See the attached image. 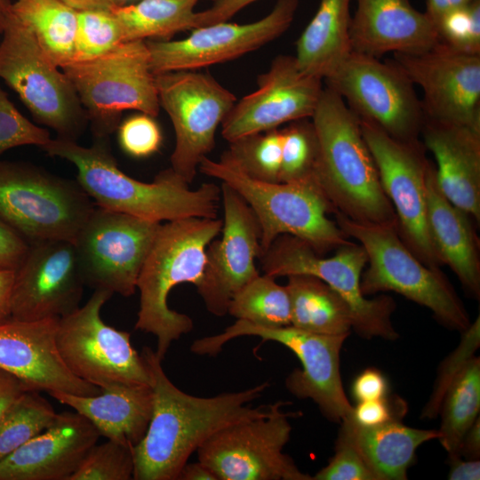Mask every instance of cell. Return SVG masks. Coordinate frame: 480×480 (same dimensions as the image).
I'll use <instances>...</instances> for the list:
<instances>
[{
	"mask_svg": "<svg viewBox=\"0 0 480 480\" xmlns=\"http://www.w3.org/2000/svg\"><path fill=\"white\" fill-rule=\"evenodd\" d=\"M141 356L150 376L153 409L145 436L132 447L135 480H177L188 458L212 435L270 410V404L252 406L268 382L210 397L196 396L171 381L156 351L145 347Z\"/></svg>",
	"mask_w": 480,
	"mask_h": 480,
	"instance_id": "1",
	"label": "cell"
},
{
	"mask_svg": "<svg viewBox=\"0 0 480 480\" xmlns=\"http://www.w3.org/2000/svg\"><path fill=\"white\" fill-rule=\"evenodd\" d=\"M42 149L76 166V181L96 206L160 223L188 217L217 218L220 187L203 183L191 189L171 167L152 182L135 180L118 167L108 138H94L91 147L56 138Z\"/></svg>",
	"mask_w": 480,
	"mask_h": 480,
	"instance_id": "2",
	"label": "cell"
},
{
	"mask_svg": "<svg viewBox=\"0 0 480 480\" xmlns=\"http://www.w3.org/2000/svg\"><path fill=\"white\" fill-rule=\"evenodd\" d=\"M311 122L317 144L314 176L335 212L361 223L397 225L360 121L343 99L324 87Z\"/></svg>",
	"mask_w": 480,
	"mask_h": 480,
	"instance_id": "3",
	"label": "cell"
},
{
	"mask_svg": "<svg viewBox=\"0 0 480 480\" xmlns=\"http://www.w3.org/2000/svg\"><path fill=\"white\" fill-rule=\"evenodd\" d=\"M217 218L188 217L161 224L140 270V308L135 328L156 337L162 360L171 344L193 329L192 319L169 308L171 291L184 283H199L206 249L222 228Z\"/></svg>",
	"mask_w": 480,
	"mask_h": 480,
	"instance_id": "4",
	"label": "cell"
},
{
	"mask_svg": "<svg viewBox=\"0 0 480 480\" xmlns=\"http://www.w3.org/2000/svg\"><path fill=\"white\" fill-rule=\"evenodd\" d=\"M198 169L232 188L250 206L260 225V254L282 235L305 241L320 254L349 242L336 221L328 218L335 209L315 176L293 182L258 180L224 152L218 161L204 157Z\"/></svg>",
	"mask_w": 480,
	"mask_h": 480,
	"instance_id": "5",
	"label": "cell"
},
{
	"mask_svg": "<svg viewBox=\"0 0 480 480\" xmlns=\"http://www.w3.org/2000/svg\"><path fill=\"white\" fill-rule=\"evenodd\" d=\"M334 214L340 228L366 252L369 266L361 276L364 296L395 292L428 308L450 328L462 332L469 326L468 312L441 269L424 265L401 239L396 225L361 223Z\"/></svg>",
	"mask_w": 480,
	"mask_h": 480,
	"instance_id": "6",
	"label": "cell"
},
{
	"mask_svg": "<svg viewBox=\"0 0 480 480\" xmlns=\"http://www.w3.org/2000/svg\"><path fill=\"white\" fill-rule=\"evenodd\" d=\"M74 86L94 138H108L127 109L156 117L160 104L145 40L123 42L98 57L60 68Z\"/></svg>",
	"mask_w": 480,
	"mask_h": 480,
	"instance_id": "7",
	"label": "cell"
},
{
	"mask_svg": "<svg viewBox=\"0 0 480 480\" xmlns=\"http://www.w3.org/2000/svg\"><path fill=\"white\" fill-rule=\"evenodd\" d=\"M95 204L76 180L0 161V220L28 243L74 240Z\"/></svg>",
	"mask_w": 480,
	"mask_h": 480,
	"instance_id": "8",
	"label": "cell"
},
{
	"mask_svg": "<svg viewBox=\"0 0 480 480\" xmlns=\"http://www.w3.org/2000/svg\"><path fill=\"white\" fill-rule=\"evenodd\" d=\"M2 35L0 78L37 123L54 130L59 139L77 141L89 121L71 82L12 12Z\"/></svg>",
	"mask_w": 480,
	"mask_h": 480,
	"instance_id": "9",
	"label": "cell"
},
{
	"mask_svg": "<svg viewBox=\"0 0 480 480\" xmlns=\"http://www.w3.org/2000/svg\"><path fill=\"white\" fill-rule=\"evenodd\" d=\"M258 260L263 274L275 278L309 275L323 280L348 304L353 329L362 337L397 339L398 333L391 322L395 301L386 295L367 299L361 290L367 255L360 244L349 241L336 249L333 256L324 258L305 241L282 235Z\"/></svg>",
	"mask_w": 480,
	"mask_h": 480,
	"instance_id": "10",
	"label": "cell"
},
{
	"mask_svg": "<svg viewBox=\"0 0 480 480\" xmlns=\"http://www.w3.org/2000/svg\"><path fill=\"white\" fill-rule=\"evenodd\" d=\"M256 336L262 341L278 342L298 357L301 369L285 380L288 391L300 399H312L330 420L341 422L353 412L345 394L340 372V354L348 335H324L292 325L264 327L236 320L222 332L196 340L190 350L199 356H214L232 339Z\"/></svg>",
	"mask_w": 480,
	"mask_h": 480,
	"instance_id": "11",
	"label": "cell"
},
{
	"mask_svg": "<svg viewBox=\"0 0 480 480\" xmlns=\"http://www.w3.org/2000/svg\"><path fill=\"white\" fill-rule=\"evenodd\" d=\"M112 292L94 290L86 303L59 319L60 355L78 378L99 387L149 385L145 361L131 343V334L103 322L100 310Z\"/></svg>",
	"mask_w": 480,
	"mask_h": 480,
	"instance_id": "12",
	"label": "cell"
},
{
	"mask_svg": "<svg viewBox=\"0 0 480 480\" xmlns=\"http://www.w3.org/2000/svg\"><path fill=\"white\" fill-rule=\"evenodd\" d=\"M284 402L270 404L268 414L230 424L216 432L197 450L198 460L218 480H313L283 452L289 442V418Z\"/></svg>",
	"mask_w": 480,
	"mask_h": 480,
	"instance_id": "13",
	"label": "cell"
},
{
	"mask_svg": "<svg viewBox=\"0 0 480 480\" xmlns=\"http://www.w3.org/2000/svg\"><path fill=\"white\" fill-rule=\"evenodd\" d=\"M359 118L398 140L420 139L425 121L414 84L394 62L351 52L324 80Z\"/></svg>",
	"mask_w": 480,
	"mask_h": 480,
	"instance_id": "14",
	"label": "cell"
},
{
	"mask_svg": "<svg viewBox=\"0 0 480 480\" xmlns=\"http://www.w3.org/2000/svg\"><path fill=\"white\" fill-rule=\"evenodd\" d=\"M359 121L381 187L395 210L401 239L424 265L440 269L443 263L427 216V149L420 139L398 140L370 122Z\"/></svg>",
	"mask_w": 480,
	"mask_h": 480,
	"instance_id": "15",
	"label": "cell"
},
{
	"mask_svg": "<svg viewBox=\"0 0 480 480\" xmlns=\"http://www.w3.org/2000/svg\"><path fill=\"white\" fill-rule=\"evenodd\" d=\"M160 108L175 133L171 168L189 184L202 159L213 149L219 124L236 97L209 74L181 70L155 75Z\"/></svg>",
	"mask_w": 480,
	"mask_h": 480,
	"instance_id": "16",
	"label": "cell"
},
{
	"mask_svg": "<svg viewBox=\"0 0 480 480\" xmlns=\"http://www.w3.org/2000/svg\"><path fill=\"white\" fill-rule=\"evenodd\" d=\"M160 227L95 205L73 240L85 285L124 297L134 294Z\"/></svg>",
	"mask_w": 480,
	"mask_h": 480,
	"instance_id": "17",
	"label": "cell"
},
{
	"mask_svg": "<svg viewBox=\"0 0 480 480\" xmlns=\"http://www.w3.org/2000/svg\"><path fill=\"white\" fill-rule=\"evenodd\" d=\"M298 6V0H276L268 14L251 23L225 21L194 28L181 40H145L151 71L196 70L237 59L284 34Z\"/></svg>",
	"mask_w": 480,
	"mask_h": 480,
	"instance_id": "18",
	"label": "cell"
},
{
	"mask_svg": "<svg viewBox=\"0 0 480 480\" xmlns=\"http://www.w3.org/2000/svg\"><path fill=\"white\" fill-rule=\"evenodd\" d=\"M393 55L410 81L421 88L425 119L480 129V53L439 41L420 53Z\"/></svg>",
	"mask_w": 480,
	"mask_h": 480,
	"instance_id": "19",
	"label": "cell"
},
{
	"mask_svg": "<svg viewBox=\"0 0 480 480\" xmlns=\"http://www.w3.org/2000/svg\"><path fill=\"white\" fill-rule=\"evenodd\" d=\"M85 285L72 240L28 243L15 269L11 317L23 321L63 317L79 307Z\"/></svg>",
	"mask_w": 480,
	"mask_h": 480,
	"instance_id": "20",
	"label": "cell"
},
{
	"mask_svg": "<svg viewBox=\"0 0 480 480\" xmlns=\"http://www.w3.org/2000/svg\"><path fill=\"white\" fill-rule=\"evenodd\" d=\"M324 81L303 72L295 57L278 55L257 79L258 88L236 100L221 123L228 142L294 121L311 118Z\"/></svg>",
	"mask_w": 480,
	"mask_h": 480,
	"instance_id": "21",
	"label": "cell"
},
{
	"mask_svg": "<svg viewBox=\"0 0 480 480\" xmlns=\"http://www.w3.org/2000/svg\"><path fill=\"white\" fill-rule=\"evenodd\" d=\"M223 207L220 239L206 249V262L196 291L212 315L228 314L234 294L260 275L255 260L260 249L259 222L246 202L229 186L220 185Z\"/></svg>",
	"mask_w": 480,
	"mask_h": 480,
	"instance_id": "22",
	"label": "cell"
},
{
	"mask_svg": "<svg viewBox=\"0 0 480 480\" xmlns=\"http://www.w3.org/2000/svg\"><path fill=\"white\" fill-rule=\"evenodd\" d=\"M57 317L0 322V369L20 380L29 390L95 396L101 389L73 374L58 350Z\"/></svg>",
	"mask_w": 480,
	"mask_h": 480,
	"instance_id": "23",
	"label": "cell"
},
{
	"mask_svg": "<svg viewBox=\"0 0 480 480\" xmlns=\"http://www.w3.org/2000/svg\"><path fill=\"white\" fill-rule=\"evenodd\" d=\"M100 436L78 412L57 413L49 428L0 461V480H69Z\"/></svg>",
	"mask_w": 480,
	"mask_h": 480,
	"instance_id": "24",
	"label": "cell"
},
{
	"mask_svg": "<svg viewBox=\"0 0 480 480\" xmlns=\"http://www.w3.org/2000/svg\"><path fill=\"white\" fill-rule=\"evenodd\" d=\"M356 1L349 29L353 52L376 58L415 54L439 42L435 24L410 0Z\"/></svg>",
	"mask_w": 480,
	"mask_h": 480,
	"instance_id": "25",
	"label": "cell"
},
{
	"mask_svg": "<svg viewBox=\"0 0 480 480\" xmlns=\"http://www.w3.org/2000/svg\"><path fill=\"white\" fill-rule=\"evenodd\" d=\"M420 135L435 156L436 176L444 196L480 220V129L425 119Z\"/></svg>",
	"mask_w": 480,
	"mask_h": 480,
	"instance_id": "26",
	"label": "cell"
},
{
	"mask_svg": "<svg viewBox=\"0 0 480 480\" xmlns=\"http://www.w3.org/2000/svg\"><path fill=\"white\" fill-rule=\"evenodd\" d=\"M427 216L430 235L443 265L456 274L466 291L480 296L479 240L470 216L442 193L430 162L427 174Z\"/></svg>",
	"mask_w": 480,
	"mask_h": 480,
	"instance_id": "27",
	"label": "cell"
},
{
	"mask_svg": "<svg viewBox=\"0 0 480 480\" xmlns=\"http://www.w3.org/2000/svg\"><path fill=\"white\" fill-rule=\"evenodd\" d=\"M49 394L87 419L100 436L132 447L145 436L152 415L153 392L149 385H116L91 396Z\"/></svg>",
	"mask_w": 480,
	"mask_h": 480,
	"instance_id": "28",
	"label": "cell"
},
{
	"mask_svg": "<svg viewBox=\"0 0 480 480\" xmlns=\"http://www.w3.org/2000/svg\"><path fill=\"white\" fill-rule=\"evenodd\" d=\"M340 423L378 480L407 479L418 447L439 437L438 430L411 428L401 420L362 427L350 415Z\"/></svg>",
	"mask_w": 480,
	"mask_h": 480,
	"instance_id": "29",
	"label": "cell"
},
{
	"mask_svg": "<svg viewBox=\"0 0 480 480\" xmlns=\"http://www.w3.org/2000/svg\"><path fill=\"white\" fill-rule=\"evenodd\" d=\"M350 0H320L318 9L296 42L295 60L305 73L323 81L352 52Z\"/></svg>",
	"mask_w": 480,
	"mask_h": 480,
	"instance_id": "30",
	"label": "cell"
},
{
	"mask_svg": "<svg viewBox=\"0 0 480 480\" xmlns=\"http://www.w3.org/2000/svg\"><path fill=\"white\" fill-rule=\"evenodd\" d=\"M292 326L316 334L349 335L353 316L346 300L323 280L309 275L287 276Z\"/></svg>",
	"mask_w": 480,
	"mask_h": 480,
	"instance_id": "31",
	"label": "cell"
},
{
	"mask_svg": "<svg viewBox=\"0 0 480 480\" xmlns=\"http://www.w3.org/2000/svg\"><path fill=\"white\" fill-rule=\"evenodd\" d=\"M12 12L58 68L74 60L77 12L60 0H15Z\"/></svg>",
	"mask_w": 480,
	"mask_h": 480,
	"instance_id": "32",
	"label": "cell"
},
{
	"mask_svg": "<svg viewBox=\"0 0 480 480\" xmlns=\"http://www.w3.org/2000/svg\"><path fill=\"white\" fill-rule=\"evenodd\" d=\"M199 0H141L114 11L119 20L124 42L162 38L169 40L175 34L192 30L194 8Z\"/></svg>",
	"mask_w": 480,
	"mask_h": 480,
	"instance_id": "33",
	"label": "cell"
},
{
	"mask_svg": "<svg viewBox=\"0 0 480 480\" xmlns=\"http://www.w3.org/2000/svg\"><path fill=\"white\" fill-rule=\"evenodd\" d=\"M479 410L480 359L473 356L450 383L439 409L438 440L449 455L458 454L461 440L477 419Z\"/></svg>",
	"mask_w": 480,
	"mask_h": 480,
	"instance_id": "34",
	"label": "cell"
},
{
	"mask_svg": "<svg viewBox=\"0 0 480 480\" xmlns=\"http://www.w3.org/2000/svg\"><path fill=\"white\" fill-rule=\"evenodd\" d=\"M276 278L259 275L232 297L228 314L264 327H283L291 324L290 297L285 285Z\"/></svg>",
	"mask_w": 480,
	"mask_h": 480,
	"instance_id": "35",
	"label": "cell"
},
{
	"mask_svg": "<svg viewBox=\"0 0 480 480\" xmlns=\"http://www.w3.org/2000/svg\"><path fill=\"white\" fill-rule=\"evenodd\" d=\"M56 415L39 391L22 393L0 420V461L49 428Z\"/></svg>",
	"mask_w": 480,
	"mask_h": 480,
	"instance_id": "36",
	"label": "cell"
},
{
	"mask_svg": "<svg viewBox=\"0 0 480 480\" xmlns=\"http://www.w3.org/2000/svg\"><path fill=\"white\" fill-rule=\"evenodd\" d=\"M283 132L273 129L229 142L224 153L248 176L266 182H280Z\"/></svg>",
	"mask_w": 480,
	"mask_h": 480,
	"instance_id": "37",
	"label": "cell"
},
{
	"mask_svg": "<svg viewBox=\"0 0 480 480\" xmlns=\"http://www.w3.org/2000/svg\"><path fill=\"white\" fill-rule=\"evenodd\" d=\"M283 132L280 182L304 180L314 176L317 144L311 121L290 123Z\"/></svg>",
	"mask_w": 480,
	"mask_h": 480,
	"instance_id": "38",
	"label": "cell"
},
{
	"mask_svg": "<svg viewBox=\"0 0 480 480\" xmlns=\"http://www.w3.org/2000/svg\"><path fill=\"white\" fill-rule=\"evenodd\" d=\"M123 42V28L113 12H77L73 61L98 57Z\"/></svg>",
	"mask_w": 480,
	"mask_h": 480,
	"instance_id": "39",
	"label": "cell"
},
{
	"mask_svg": "<svg viewBox=\"0 0 480 480\" xmlns=\"http://www.w3.org/2000/svg\"><path fill=\"white\" fill-rule=\"evenodd\" d=\"M133 472L132 447L108 439L92 447L69 480H130Z\"/></svg>",
	"mask_w": 480,
	"mask_h": 480,
	"instance_id": "40",
	"label": "cell"
},
{
	"mask_svg": "<svg viewBox=\"0 0 480 480\" xmlns=\"http://www.w3.org/2000/svg\"><path fill=\"white\" fill-rule=\"evenodd\" d=\"M439 41L460 51L480 53V0L445 13L436 23Z\"/></svg>",
	"mask_w": 480,
	"mask_h": 480,
	"instance_id": "41",
	"label": "cell"
},
{
	"mask_svg": "<svg viewBox=\"0 0 480 480\" xmlns=\"http://www.w3.org/2000/svg\"><path fill=\"white\" fill-rule=\"evenodd\" d=\"M479 345L480 320L477 316L474 323L462 331L460 345L441 364L430 399L422 412L423 418L433 419L439 414L443 396L447 388L467 362L474 356Z\"/></svg>",
	"mask_w": 480,
	"mask_h": 480,
	"instance_id": "42",
	"label": "cell"
},
{
	"mask_svg": "<svg viewBox=\"0 0 480 480\" xmlns=\"http://www.w3.org/2000/svg\"><path fill=\"white\" fill-rule=\"evenodd\" d=\"M51 140L49 131L27 119L0 86V156L20 146L35 145L42 148Z\"/></svg>",
	"mask_w": 480,
	"mask_h": 480,
	"instance_id": "43",
	"label": "cell"
},
{
	"mask_svg": "<svg viewBox=\"0 0 480 480\" xmlns=\"http://www.w3.org/2000/svg\"><path fill=\"white\" fill-rule=\"evenodd\" d=\"M315 480H378L341 423L335 452L329 463L314 476Z\"/></svg>",
	"mask_w": 480,
	"mask_h": 480,
	"instance_id": "44",
	"label": "cell"
},
{
	"mask_svg": "<svg viewBox=\"0 0 480 480\" xmlns=\"http://www.w3.org/2000/svg\"><path fill=\"white\" fill-rule=\"evenodd\" d=\"M121 148L136 158L148 157L157 152L163 135L153 116L140 113L125 119L117 127Z\"/></svg>",
	"mask_w": 480,
	"mask_h": 480,
	"instance_id": "45",
	"label": "cell"
},
{
	"mask_svg": "<svg viewBox=\"0 0 480 480\" xmlns=\"http://www.w3.org/2000/svg\"><path fill=\"white\" fill-rule=\"evenodd\" d=\"M406 413V404L401 398L358 402L351 414L356 423L362 427L379 426L392 420H402Z\"/></svg>",
	"mask_w": 480,
	"mask_h": 480,
	"instance_id": "46",
	"label": "cell"
},
{
	"mask_svg": "<svg viewBox=\"0 0 480 480\" xmlns=\"http://www.w3.org/2000/svg\"><path fill=\"white\" fill-rule=\"evenodd\" d=\"M28 249V242L0 220V265L16 269Z\"/></svg>",
	"mask_w": 480,
	"mask_h": 480,
	"instance_id": "47",
	"label": "cell"
},
{
	"mask_svg": "<svg viewBox=\"0 0 480 480\" xmlns=\"http://www.w3.org/2000/svg\"><path fill=\"white\" fill-rule=\"evenodd\" d=\"M388 385L384 375L377 369L368 368L354 380L352 394L357 402L380 399L388 395Z\"/></svg>",
	"mask_w": 480,
	"mask_h": 480,
	"instance_id": "48",
	"label": "cell"
},
{
	"mask_svg": "<svg viewBox=\"0 0 480 480\" xmlns=\"http://www.w3.org/2000/svg\"><path fill=\"white\" fill-rule=\"evenodd\" d=\"M257 0H213L212 5L195 13V28L228 21L245 6Z\"/></svg>",
	"mask_w": 480,
	"mask_h": 480,
	"instance_id": "49",
	"label": "cell"
},
{
	"mask_svg": "<svg viewBox=\"0 0 480 480\" xmlns=\"http://www.w3.org/2000/svg\"><path fill=\"white\" fill-rule=\"evenodd\" d=\"M27 390L29 389L20 380L0 369V420L11 404Z\"/></svg>",
	"mask_w": 480,
	"mask_h": 480,
	"instance_id": "50",
	"label": "cell"
},
{
	"mask_svg": "<svg viewBox=\"0 0 480 480\" xmlns=\"http://www.w3.org/2000/svg\"><path fill=\"white\" fill-rule=\"evenodd\" d=\"M450 480H478L480 478L479 460H461L460 455H449Z\"/></svg>",
	"mask_w": 480,
	"mask_h": 480,
	"instance_id": "51",
	"label": "cell"
},
{
	"mask_svg": "<svg viewBox=\"0 0 480 480\" xmlns=\"http://www.w3.org/2000/svg\"><path fill=\"white\" fill-rule=\"evenodd\" d=\"M15 269L0 265V322L11 317V297Z\"/></svg>",
	"mask_w": 480,
	"mask_h": 480,
	"instance_id": "52",
	"label": "cell"
},
{
	"mask_svg": "<svg viewBox=\"0 0 480 480\" xmlns=\"http://www.w3.org/2000/svg\"><path fill=\"white\" fill-rule=\"evenodd\" d=\"M459 455H463L468 460H478L480 457V420L479 417L471 425L464 435L460 448Z\"/></svg>",
	"mask_w": 480,
	"mask_h": 480,
	"instance_id": "53",
	"label": "cell"
},
{
	"mask_svg": "<svg viewBox=\"0 0 480 480\" xmlns=\"http://www.w3.org/2000/svg\"><path fill=\"white\" fill-rule=\"evenodd\" d=\"M475 0H427L424 12L435 24L448 12L468 5Z\"/></svg>",
	"mask_w": 480,
	"mask_h": 480,
	"instance_id": "54",
	"label": "cell"
},
{
	"mask_svg": "<svg viewBox=\"0 0 480 480\" xmlns=\"http://www.w3.org/2000/svg\"><path fill=\"white\" fill-rule=\"evenodd\" d=\"M76 12H112L125 4L126 0H60Z\"/></svg>",
	"mask_w": 480,
	"mask_h": 480,
	"instance_id": "55",
	"label": "cell"
},
{
	"mask_svg": "<svg viewBox=\"0 0 480 480\" xmlns=\"http://www.w3.org/2000/svg\"><path fill=\"white\" fill-rule=\"evenodd\" d=\"M177 480H218L215 474L204 464L187 462L180 471Z\"/></svg>",
	"mask_w": 480,
	"mask_h": 480,
	"instance_id": "56",
	"label": "cell"
},
{
	"mask_svg": "<svg viewBox=\"0 0 480 480\" xmlns=\"http://www.w3.org/2000/svg\"><path fill=\"white\" fill-rule=\"evenodd\" d=\"M12 12V2L0 0V34H3Z\"/></svg>",
	"mask_w": 480,
	"mask_h": 480,
	"instance_id": "57",
	"label": "cell"
}]
</instances>
